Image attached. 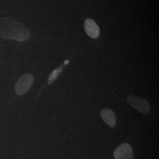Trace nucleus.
Segmentation results:
<instances>
[{"label":"nucleus","mask_w":159,"mask_h":159,"mask_svg":"<svg viewBox=\"0 0 159 159\" xmlns=\"http://www.w3.org/2000/svg\"><path fill=\"white\" fill-rule=\"evenodd\" d=\"M0 36L5 39L23 42L29 40L30 32L24 24L15 18H0Z\"/></svg>","instance_id":"nucleus-1"},{"label":"nucleus","mask_w":159,"mask_h":159,"mask_svg":"<svg viewBox=\"0 0 159 159\" xmlns=\"http://www.w3.org/2000/svg\"><path fill=\"white\" fill-rule=\"evenodd\" d=\"M34 81V77L32 74L23 75L18 80L15 87V91L17 95L22 96L25 94L31 87Z\"/></svg>","instance_id":"nucleus-2"},{"label":"nucleus","mask_w":159,"mask_h":159,"mask_svg":"<svg viewBox=\"0 0 159 159\" xmlns=\"http://www.w3.org/2000/svg\"><path fill=\"white\" fill-rule=\"evenodd\" d=\"M127 101L131 106L143 114H148L150 108L148 101L140 97L130 95L128 97Z\"/></svg>","instance_id":"nucleus-3"},{"label":"nucleus","mask_w":159,"mask_h":159,"mask_svg":"<svg viewBox=\"0 0 159 159\" xmlns=\"http://www.w3.org/2000/svg\"><path fill=\"white\" fill-rule=\"evenodd\" d=\"M115 159H134L132 148L128 143H123L116 148L114 152Z\"/></svg>","instance_id":"nucleus-4"},{"label":"nucleus","mask_w":159,"mask_h":159,"mask_svg":"<svg viewBox=\"0 0 159 159\" xmlns=\"http://www.w3.org/2000/svg\"><path fill=\"white\" fill-rule=\"evenodd\" d=\"M87 34L92 39H97L100 35V29L96 22L92 19H87L84 23Z\"/></svg>","instance_id":"nucleus-5"},{"label":"nucleus","mask_w":159,"mask_h":159,"mask_svg":"<svg viewBox=\"0 0 159 159\" xmlns=\"http://www.w3.org/2000/svg\"><path fill=\"white\" fill-rule=\"evenodd\" d=\"M101 117L106 123L110 127H114L116 124V117L113 111L108 108H104L101 111Z\"/></svg>","instance_id":"nucleus-6"},{"label":"nucleus","mask_w":159,"mask_h":159,"mask_svg":"<svg viewBox=\"0 0 159 159\" xmlns=\"http://www.w3.org/2000/svg\"><path fill=\"white\" fill-rule=\"evenodd\" d=\"M63 69H64V66L63 65H61L52 71L48 80V84H51L56 80V79L58 77V75L63 71Z\"/></svg>","instance_id":"nucleus-7"},{"label":"nucleus","mask_w":159,"mask_h":159,"mask_svg":"<svg viewBox=\"0 0 159 159\" xmlns=\"http://www.w3.org/2000/svg\"><path fill=\"white\" fill-rule=\"evenodd\" d=\"M69 63V61L68 60H66L65 62H64V65H67Z\"/></svg>","instance_id":"nucleus-8"}]
</instances>
